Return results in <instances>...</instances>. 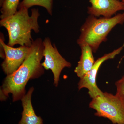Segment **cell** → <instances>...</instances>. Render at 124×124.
Wrapping results in <instances>:
<instances>
[{
    "label": "cell",
    "mask_w": 124,
    "mask_h": 124,
    "mask_svg": "<svg viewBox=\"0 0 124 124\" xmlns=\"http://www.w3.org/2000/svg\"><path fill=\"white\" fill-rule=\"evenodd\" d=\"M20 0H5L1 9V20L13 15L18 11Z\"/></svg>",
    "instance_id": "12"
},
{
    "label": "cell",
    "mask_w": 124,
    "mask_h": 124,
    "mask_svg": "<svg viewBox=\"0 0 124 124\" xmlns=\"http://www.w3.org/2000/svg\"><path fill=\"white\" fill-rule=\"evenodd\" d=\"M118 0L122 1V0Z\"/></svg>",
    "instance_id": "16"
},
{
    "label": "cell",
    "mask_w": 124,
    "mask_h": 124,
    "mask_svg": "<svg viewBox=\"0 0 124 124\" xmlns=\"http://www.w3.org/2000/svg\"><path fill=\"white\" fill-rule=\"evenodd\" d=\"M81 55L74 72L80 78L83 77L91 70L95 61L91 48L88 45L80 46Z\"/></svg>",
    "instance_id": "10"
},
{
    "label": "cell",
    "mask_w": 124,
    "mask_h": 124,
    "mask_svg": "<svg viewBox=\"0 0 124 124\" xmlns=\"http://www.w3.org/2000/svg\"><path fill=\"white\" fill-rule=\"evenodd\" d=\"M115 85L117 88L116 95L122 100L124 104V76L116 82Z\"/></svg>",
    "instance_id": "13"
},
{
    "label": "cell",
    "mask_w": 124,
    "mask_h": 124,
    "mask_svg": "<svg viewBox=\"0 0 124 124\" xmlns=\"http://www.w3.org/2000/svg\"><path fill=\"white\" fill-rule=\"evenodd\" d=\"M124 47L123 45L112 52L105 54L95 61L91 70L86 75L80 78L78 83L79 90L85 88L88 90V93L90 97L93 98L101 95L103 92L100 90L96 84V78L100 67L103 63L108 59H112L121 53Z\"/></svg>",
    "instance_id": "7"
},
{
    "label": "cell",
    "mask_w": 124,
    "mask_h": 124,
    "mask_svg": "<svg viewBox=\"0 0 124 124\" xmlns=\"http://www.w3.org/2000/svg\"><path fill=\"white\" fill-rule=\"evenodd\" d=\"M91 6L88 7L90 15L110 18L118 11L124 10V3L118 0H89Z\"/></svg>",
    "instance_id": "8"
},
{
    "label": "cell",
    "mask_w": 124,
    "mask_h": 124,
    "mask_svg": "<svg viewBox=\"0 0 124 124\" xmlns=\"http://www.w3.org/2000/svg\"><path fill=\"white\" fill-rule=\"evenodd\" d=\"M4 0H0V7H1L2 6Z\"/></svg>",
    "instance_id": "14"
},
{
    "label": "cell",
    "mask_w": 124,
    "mask_h": 124,
    "mask_svg": "<svg viewBox=\"0 0 124 124\" xmlns=\"http://www.w3.org/2000/svg\"><path fill=\"white\" fill-rule=\"evenodd\" d=\"M124 23V13L110 18L103 17L98 18L90 15L81 28L77 44L80 46L88 45L93 53H95L102 42L107 41V37L112 29Z\"/></svg>",
    "instance_id": "3"
},
{
    "label": "cell",
    "mask_w": 124,
    "mask_h": 124,
    "mask_svg": "<svg viewBox=\"0 0 124 124\" xmlns=\"http://www.w3.org/2000/svg\"><path fill=\"white\" fill-rule=\"evenodd\" d=\"M34 90V88L31 87L21 99L23 110L22 118L18 124H43V120L36 115L32 104V95Z\"/></svg>",
    "instance_id": "9"
},
{
    "label": "cell",
    "mask_w": 124,
    "mask_h": 124,
    "mask_svg": "<svg viewBox=\"0 0 124 124\" xmlns=\"http://www.w3.org/2000/svg\"><path fill=\"white\" fill-rule=\"evenodd\" d=\"M44 46V62L41 63L46 70L50 69L54 75V85L58 86L60 74L64 68H70L71 64L59 53L55 44H52L50 38L46 37L43 41Z\"/></svg>",
    "instance_id": "5"
},
{
    "label": "cell",
    "mask_w": 124,
    "mask_h": 124,
    "mask_svg": "<svg viewBox=\"0 0 124 124\" xmlns=\"http://www.w3.org/2000/svg\"><path fill=\"white\" fill-rule=\"evenodd\" d=\"M34 6L44 7L50 15H52L53 0H23L19 5L18 9L22 8L29 9Z\"/></svg>",
    "instance_id": "11"
},
{
    "label": "cell",
    "mask_w": 124,
    "mask_h": 124,
    "mask_svg": "<svg viewBox=\"0 0 124 124\" xmlns=\"http://www.w3.org/2000/svg\"><path fill=\"white\" fill-rule=\"evenodd\" d=\"M122 1L124 3V0H122Z\"/></svg>",
    "instance_id": "15"
},
{
    "label": "cell",
    "mask_w": 124,
    "mask_h": 124,
    "mask_svg": "<svg viewBox=\"0 0 124 124\" xmlns=\"http://www.w3.org/2000/svg\"><path fill=\"white\" fill-rule=\"evenodd\" d=\"M44 46L41 38L33 41L26 59L16 71L6 76L0 92L8 97L12 94L13 101L21 100L26 94V85L29 80L37 79L44 73L41 61L44 57Z\"/></svg>",
    "instance_id": "1"
},
{
    "label": "cell",
    "mask_w": 124,
    "mask_h": 124,
    "mask_svg": "<svg viewBox=\"0 0 124 124\" xmlns=\"http://www.w3.org/2000/svg\"><path fill=\"white\" fill-rule=\"evenodd\" d=\"M28 9L22 8L15 14L0 21L1 26L6 29L8 34V45H16L30 47L33 40L31 35L32 30L35 33L40 32L38 19L40 14L38 9H31V16Z\"/></svg>",
    "instance_id": "2"
},
{
    "label": "cell",
    "mask_w": 124,
    "mask_h": 124,
    "mask_svg": "<svg viewBox=\"0 0 124 124\" xmlns=\"http://www.w3.org/2000/svg\"><path fill=\"white\" fill-rule=\"evenodd\" d=\"M90 108L96 116L107 118L114 124H124V104L116 95L107 92L92 98Z\"/></svg>",
    "instance_id": "4"
},
{
    "label": "cell",
    "mask_w": 124,
    "mask_h": 124,
    "mask_svg": "<svg viewBox=\"0 0 124 124\" xmlns=\"http://www.w3.org/2000/svg\"><path fill=\"white\" fill-rule=\"evenodd\" d=\"M3 36L1 33L0 44L4 48L5 54L1 67L5 74L8 76L17 70L23 64L29 54L31 46H20L18 48H14L5 43Z\"/></svg>",
    "instance_id": "6"
}]
</instances>
